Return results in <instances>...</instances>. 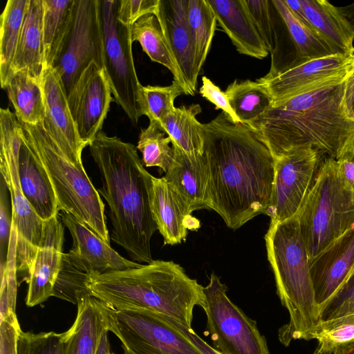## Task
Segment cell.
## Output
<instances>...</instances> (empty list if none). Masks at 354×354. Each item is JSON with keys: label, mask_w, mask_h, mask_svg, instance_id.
I'll list each match as a JSON object with an SVG mask.
<instances>
[{"label": "cell", "mask_w": 354, "mask_h": 354, "mask_svg": "<svg viewBox=\"0 0 354 354\" xmlns=\"http://www.w3.org/2000/svg\"><path fill=\"white\" fill-rule=\"evenodd\" d=\"M104 69L115 100L133 124L143 115L141 88L132 53L131 26L117 17L118 0H99Z\"/></svg>", "instance_id": "9"}, {"label": "cell", "mask_w": 354, "mask_h": 354, "mask_svg": "<svg viewBox=\"0 0 354 354\" xmlns=\"http://www.w3.org/2000/svg\"><path fill=\"white\" fill-rule=\"evenodd\" d=\"M64 241V225L59 215L46 221L42 239L27 280L26 304L28 307L39 305L53 296L63 262Z\"/></svg>", "instance_id": "18"}, {"label": "cell", "mask_w": 354, "mask_h": 354, "mask_svg": "<svg viewBox=\"0 0 354 354\" xmlns=\"http://www.w3.org/2000/svg\"><path fill=\"white\" fill-rule=\"evenodd\" d=\"M313 354H335V350H327L318 346Z\"/></svg>", "instance_id": "54"}, {"label": "cell", "mask_w": 354, "mask_h": 354, "mask_svg": "<svg viewBox=\"0 0 354 354\" xmlns=\"http://www.w3.org/2000/svg\"><path fill=\"white\" fill-rule=\"evenodd\" d=\"M0 187V267H5L10 240L12 213L9 205L8 189L2 176Z\"/></svg>", "instance_id": "43"}, {"label": "cell", "mask_w": 354, "mask_h": 354, "mask_svg": "<svg viewBox=\"0 0 354 354\" xmlns=\"http://www.w3.org/2000/svg\"><path fill=\"white\" fill-rule=\"evenodd\" d=\"M21 330L17 317L0 320V354H17V343Z\"/></svg>", "instance_id": "46"}, {"label": "cell", "mask_w": 354, "mask_h": 354, "mask_svg": "<svg viewBox=\"0 0 354 354\" xmlns=\"http://www.w3.org/2000/svg\"><path fill=\"white\" fill-rule=\"evenodd\" d=\"M5 89L21 124L34 125L44 121L45 105L40 82L26 73L18 72L12 77Z\"/></svg>", "instance_id": "30"}, {"label": "cell", "mask_w": 354, "mask_h": 354, "mask_svg": "<svg viewBox=\"0 0 354 354\" xmlns=\"http://www.w3.org/2000/svg\"><path fill=\"white\" fill-rule=\"evenodd\" d=\"M17 231L12 223L8 259L5 267H0V320L17 317V272L16 267Z\"/></svg>", "instance_id": "38"}, {"label": "cell", "mask_w": 354, "mask_h": 354, "mask_svg": "<svg viewBox=\"0 0 354 354\" xmlns=\"http://www.w3.org/2000/svg\"><path fill=\"white\" fill-rule=\"evenodd\" d=\"M108 331L105 330L100 339L96 354H111L110 344L108 339Z\"/></svg>", "instance_id": "51"}, {"label": "cell", "mask_w": 354, "mask_h": 354, "mask_svg": "<svg viewBox=\"0 0 354 354\" xmlns=\"http://www.w3.org/2000/svg\"><path fill=\"white\" fill-rule=\"evenodd\" d=\"M23 128L9 108L0 109V171L9 192L12 224L17 231V276L27 281L41 243L45 221L32 209L24 196L18 171V153Z\"/></svg>", "instance_id": "8"}, {"label": "cell", "mask_w": 354, "mask_h": 354, "mask_svg": "<svg viewBox=\"0 0 354 354\" xmlns=\"http://www.w3.org/2000/svg\"><path fill=\"white\" fill-rule=\"evenodd\" d=\"M75 0H43L45 68L50 67L68 31Z\"/></svg>", "instance_id": "33"}, {"label": "cell", "mask_w": 354, "mask_h": 354, "mask_svg": "<svg viewBox=\"0 0 354 354\" xmlns=\"http://www.w3.org/2000/svg\"><path fill=\"white\" fill-rule=\"evenodd\" d=\"M91 63L104 68L99 0H75L68 31L50 66L59 75L67 98Z\"/></svg>", "instance_id": "12"}, {"label": "cell", "mask_w": 354, "mask_h": 354, "mask_svg": "<svg viewBox=\"0 0 354 354\" xmlns=\"http://www.w3.org/2000/svg\"><path fill=\"white\" fill-rule=\"evenodd\" d=\"M90 295L118 310H145L192 328L195 306L205 304L203 286L172 261L88 276Z\"/></svg>", "instance_id": "4"}, {"label": "cell", "mask_w": 354, "mask_h": 354, "mask_svg": "<svg viewBox=\"0 0 354 354\" xmlns=\"http://www.w3.org/2000/svg\"><path fill=\"white\" fill-rule=\"evenodd\" d=\"M351 9L354 10V3L347 6ZM342 11V10H341ZM344 16L347 18V19L351 22V24L354 27V12H343Z\"/></svg>", "instance_id": "53"}, {"label": "cell", "mask_w": 354, "mask_h": 354, "mask_svg": "<svg viewBox=\"0 0 354 354\" xmlns=\"http://www.w3.org/2000/svg\"><path fill=\"white\" fill-rule=\"evenodd\" d=\"M252 20L269 53L274 44V34L269 0H245Z\"/></svg>", "instance_id": "42"}, {"label": "cell", "mask_w": 354, "mask_h": 354, "mask_svg": "<svg viewBox=\"0 0 354 354\" xmlns=\"http://www.w3.org/2000/svg\"><path fill=\"white\" fill-rule=\"evenodd\" d=\"M217 23L240 53L257 59L269 51L252 20L245 0H207Z\"/></svg>", "instance_id": "23"}, {"label": "cell", "mask_w": 354, "mask_h": 354, "mask_svg": "<svg viewBox=\"0 0 354 354\" xmlns=\"http://www.w3.org/2000/svg\"><path fill=\"white\" fill-rule=\"evenodd\" d=\"M65 333L21 330L18 335L17 354H65Z\"/></svg>", "instance_id": "40"}, {"label": "cell", "mask_w": 354, "mask_h": 354, "mask_svg": "<svg viewBox=\"0 0 354 354\" xmlns=\"http://www.w3.org/2000/svg\"><path fill=\"white\" fill-rule=\"evenodd\" d=\"M354 62V55H332L306 62L270 78H259L277 104L343 82Z\"/></svg>", "instance_id": "14"}, {"label": "cell", "mask_w": 354, "mask_h": 354, "mask_svg": "<svg viewBox=\"0 0 354 354\" xmlns=\"http://www.w3.org/2000/svg\"><path fill=\"white\" fill-rule=\"evenodd\" d=\"M225 93L236 116L247 125L261 116L272 104L268 89L257 81L235 80Z\"/></svg>", "instance_id": "32"}, {"label": "cell", "mask_w": 354, "mask_h": 354, "mask_svg": "<svg viewBox=\"0 0 354 354\" xmlns=\"http://www.w3.org/2000/svg\"><path fill=\"white\" fill-rule=\"evenodd\" d=\"M337 162L342 176L354 190V147L337 159Z\"/></svg>", "instance_id": "49"}, {"label": "cell", "mask_w": 354, "mask_h": 354, "mask_svg": "<svg viewBox=\"0 0 354 354\" xmlns=\"http://www.w3.org/2000/svg\"><path fill=\"white\" fill-rule=\"evenodd\" d=\"M297 216L310 261L354 225V190L337 160L323 158Z\"/></svg>", "instance_id": "7"}, {"label": "cell", "mask_w": 354, "mask_h": 354, "mask_svg": "<svg viewBox=\"0 0 354 354\" xmlns=\"http://www.w3.org/2000/svg\"><path fill=\"white\" fill-rule=\"evenodd\" d=\"M354 265V225L310 261L315 301L319 308L342 286Z\"/></svg>", "instance_id": "20"}, {"label": "cell", "mask_w": 354, "mask_h": 354, "mask_svg": "<svg viewBox=\"0 0 354 354\" xmlns=\"http://www.w3.org/2000/svg\"><path fill=\"white\" fill-rule=\"evenodd\" d=\"M152 214L164 245H174L186 240L188 231L201 227L192 213L163 177H153L150 193Z\"/></svg>", "instance_id": "22"}, {"label": "cell", "mask_w": 354, "mask_h": 354, "mask_svg": "<svg viewBox=\"0 0 354 354\" xmlns=\"http://www.w3.org/2000/svg\"><path fill=\"white\" fill-rule=\"evenodd\" d=\"M293 39L299 65L317 58L335 55L316 32L302 22L285 0H272Z\"/></svg>", "instance_id": "34"}, {"label": "cell", "mask_w": 354, "mask_h": 354, "mask_svg": "<svg viewBox=\"0 0 354 354\" xmlns=\"http://www.w3.org/2000/svg\"><path fill=\"white\" fill-rule=\"evenodd\" d=\"M350 314H354V274L319 308V322Z\"/></svg>", "instance_id": "41"}, {"label": "cell", "mask_w": 354, "mask_h": 354, "mask_svg": "<svg viewBox=\"0 0 354 354\" xmlns=\"http://www.w3.org/2000/svg\"><path fill=\"white\" fill-rule=\"evenodd\" d=\"M165 134L157 122H149L147 128L141 129L136 148L145 167H158L166 173L172 162L174 150L169 145L170 138Z\"/></svg>", "instance_id": "36"}, {"label": "cell", "mask_w": 354, "mask_h": 354, "mask_svg": "<svg viewBox=\"0 0 354 354\" xmlns=\"http://www.w3.org/2000/svg\"><path fill=\"white\" fill-rule=\"evenodd\" d=\"M353 274H354V265H353V268L351 270V274H350L349 277L351 276Z\"/></svg>", "instance_id": "55"}, {"label": "cell", "mask_w": 354, "mask_h": 354, "mask_svg": "<svg viewBox=\"0 0 354 354\" xmlns=\"http://www.w3.org/2000/svg\"><path fill=\"white\" fill-rule=\"evenodd\" d=\"M43 12V0L28 1L21 37L11 66V78L18 72H24L37 82H41L46 69Z\"/></svg>", "instance_id": "26"}, {"label": "cell", "mask_w": 354, "mask_h": 354, "mask_svg": "<svg viewBox=\"0 0 354 354\" xmlns=\"http://www.w3.org/2000/svg\"><path fill=\"white\" fill-rule=\"evenodd\" d=\"M88 147L102 177L97 191L109 207L111 241L134 261L152 262L151 241L158 230L150 203L153 176L130 142L101 131Z\"/></svg>", "instance_id": "2"}, {"label": "cell", "mask_w": 354, "mask_h": 354, "mask_svg": "<svg viewBox=\"0 0 354 354\" xmlns=\"http://www.w3.org/2000/svg\"><path fill=\"white\" fill-rule=\"evenodd\" d=\"M181 94H184L183 90L174 82L166 86H142L143 115L149 118V122H157L161 129L163 120L176 108L175 99Z\"/></svg>", "instance_id": "37"}, {"label": "cell", "mask_w": 354, "mask_h": 354, "mask_svg": "<svg viewBox=\"0 0 354 354\" xmlns=\"http://www.w3.org/2000/svg\"><path fill=\"white\" fill-rule=\"evenodd\" d=\"M342 105L345 115L354 122V62L344 80Z\"/></svg>", "instance_id": "48"}, {"label": "cell", "mask_w": 354, "mask_h": 354, "mask_svg": "<svg viewBox=\"0 0 354 354\" xmlns=\"http://www.w3.org/2000/svg\"><path fill=\"white\" fill-rule=\"evenodd\" d=\"M111 94L104 69L91 63L68 97L79 136L86 146L102 131L113 100Z\"/></svg>", "instance_id": "15"}, {"label": "cell", "mask_w": 354, "mask_h": 354, "mask_svg": "<svg viewBox=\"0 0 354 354\" xmlns=\"http://www.w3.org/2000/svg\"><path fill=\"white\" fill-rule=\"evenodd\" d=\"M131 39L133 42L140 43L142 50L152 62L162 64L171 73L173 82L182 88L185 95H192L154 15H147L132 25Z\"/></svg>", "instance_id": "28"}, {"label": "cell", "mask_w": 354, "mask_h": 354, "mask_svg": "<svg viewBox=\"0 0 354 354\" xmlns=\"http://www.w3.org/2000/svg\"><path fill=\"white\" fill-rule=\"evenodd\" d=\"M202 111L198 104L176 107L161 123V129L176 145L188 154H203L205 134L203 124L197 115Z\"/></svg>", "instance_id": "29"}, {"label": "cell", "mask_w": 354, "mask_h": 354, "mask_svg": "<svg viewBox=\"0 0 354 354\" xmlns=\"http://www.w3.org/2000/svg\"><path fill=\"white\" fill-rule=\"evenodd\" d=\"M187 19L200 73L211 48L217 20L207 0H187Z\"/></svg>", "instance_id": "35"}, {"label": "cell", "mask_w": 354, "mask_h": 354, "mask_svg": "<svg viewBox=\"0 0 354 354\" xmlns=\"http://www.w3.org/2000/svg\"><path fill=\"white\" fill-rule=\"evenodd\" d=\"M324 155L301 148L274 159V178L268 216L271 221L293 217L303 205Z\"/></svg>", "instance_id": "13"}, {"label": "cell", "mask_w": 354, "mask_h": 354, "mask_svg": "<svg viewBox=\"0 0 354 354\" xmlns=\"http://www.w3.org/2000/svg\"><path fill=\"white\" fill-rule=\"evenodd\" d=\"M155 16L192 95H194L199 73L187 19V0H159Z\"/></svg>", "instance_id": "19"}, {"label": "cell", "mask_w": 354, "mask_h": 354, "mask_svg": "<svg viewBox=\"0 0 354 354\" xmlns=\"http://www.w3.org/2000/svg\"><path fill=\"white\" fill-rule=\"evenodd\" d=\"M99 306L106 330L120 339L124 354H202L161 315L115 309L100 300Z\"/></svg>", "instance_id": "10"}, {"label": "cell", "mask_w": 354, "mask_h": 354, "mask_svg": "<svg viewBox=\"0 0 354 354\" xmlns=\"http://www.w3.org/2000/svg\"><path fill=\"white\" fill-rule=\"evenodd\" d=\"M162 316L167 322L178 329L202 354H223L206 343L192 328H188L169 317Z\"/></svg>", "instance_id": "47"}, {"label": "cell", "mask_w": 354, "mask_h": 354, "mask_svg": "<svg viewBox=\"0 0 354 354\" xmlns=\"http://www.w3.org/2000/svg\"><path fill=\"white\" fill-rule=\"evenodd\" d=\"M310 28L335 54L354 55V27L339 8L326 0H300Z\"/></svg>", "instance_id": "25"}, {"label": "cell", "mask_w": 354, "mask_h": 354, "mask_svg": "<svg viewBox=\"0 0 354 354\" xmlns=\"http://www.w3.org/2000/svg\"><path fill=\"white\" fill-rule=\"evenodd\" d=\"M227 286L212 273L203 287L207 332L214 348L223 354H270L267 342L255 321L227 295Z\"/></svg>", "instance_id": "11"}, {"label": "cell", "mask_w": 354, "mask_h": 354, "mask_svg": "<svg viewBox=\"0 0 354 354\" xmlns=\"http://www.w3.org/2000/svg\"><path fill=\"white\" fill-rule=\"evenodd\" d=\"M21 124L30 147L52 183L59 211L72 214L111 245L104 204L84 165L74 164L65 155L43 122Z\"/></svg>", "instance_id": "6"}, {"label": "cell", "mask_w": 354, "mask_h": 354, "mask_svg": "<svg viewBox=\"0 0 354 354\" xmlns=\"http://www.w3.org/2000/svg\"><path fill=\"white\" fill-rule=\"evenodd\" d=\"M310 338L317 339L318 346L327 350L354 342V314L319 322Z\"/></svg>", "instance_id": "39"}, {"label": "cell", "mask_w": 354, "mask_h": 354, "mask_svg": "<svg viewBox=\"0 0 354 354\" xmlns=\"http://www.w3.org/2000/svg\"><path fill=\"white\" fill-rule=\"evenodd\" d=\"M41 84L45 105L44 128L74 164L82 165V154L86 145L79 136L60 77L52 67L44 70Z\"/></svg>", "instance_id": "17"}, {"label": "cell", "mask_w": 354, "mask_h": 354, "mask_svg": "<svg viewBox=\"0 0 354 354\" xmlns=\"http://www.w3.org/2000/svg\"><path fill=\"white\" fill-rule=\"evenodd\" d=\"M344 86V80L272 104L248 126L274 159L311 147L337 160L354 147V122L342 105Z\"/></svg>", "instance_id": "3"}, {"label": "cell", "mask_w": 354, "mask_h": 354, "mask_svg": "<svg viewBox=\"0 0 354 354\" xmlns=\"http://www.w3.org/2000/svg\"><path fill=\"white\" fill-rule=\"evenodd\" d=\"M58 215L73 239V246L68 252L64 254V259L75 270L88 277L142 265L122 257L72 214L59 211Z\"/></svg>", "instance_id": "16"}, {"label": "cell", "mask_w": 354, "mask_h": 354, "mask_svg": "<svg viewBox=\"0 0 354 354\" xmlns=\"http://www.w3.org/2000/svg\"><path fill=\"white\" fill-rule=\"evenodd\" d=\"M18 171L22 192L37 215L44 221L58 215L59 209L54 188L30 147L24 129L18 153Z\"/></svg>", "instance_id": "24"}, {"label": "cell", "mask_w": 354, "mask_h": 354, "mask_svg": "<svg viewBox=\"0 0 354 354\" xmlns=\"http://www.w3.org/2000/svg\"><path fill=\"white\" fill-rule=\"evenodd\" d=\"M77 306L74 323L64 332L65 354H96L101 336L106 330L99 300L87 294L79 299Z\"/></svg>", "instance_id": "27"}, {"label": "cell", "mask_w": 354, "mask_h": 354, "mask_svg": "<svg viewBox=\"0 0 354 354\" xmlns=\"http://www.w3.org/2000/svg\"><path fill=\"white\" fill-rule=\"evenodd\" d=\"M335 354H354V342H351L335 349Z\"/></svg>", "instance_id": "52"}, {"label": "cell", "mask_w": 354, "mask_h": 354, "mask_svg": "<svg viewBox=\"0 0 354 354\" xmlns=\"http://www.w3.org/2000/svg\"><path fill=\"white\" fill-rule=\"evenodd\" d=\"M286 3L288 8L295 13V15L305 24L310 28L309 26L301 6L300 0H285Z\"/></svg>", "instance_id": "50"}, {"label": "cell", "mask_w": 354, "mask_h": 354, "mask_svg": "<svg viewBox=\"0 0 354 354\" xmlns=\"http://www.w3.org/2000/svg\"><path fill=\"white\" fill-rule=\"evenodd\" d=\"M159 0H118V19L124 25H132L147 15L156 14Z\"/></svg>", "instance_id": "44"}, {"label": "cell", "mask_w": 354, "mask_h": 354, "mask_svg": "<svg viewBox=\"0 0 354 354\" xmlns=\"http://www.w3.org/2000/svg\"><path fill=\"white\" fill-rule=\"evenodd\" d=\"M29 0H8L0 16V81L5 89L11 78V66Z\"/></svg>", "instance_id": "31"}, {"label": "cell", "mask_w": 354, "mask_h": 354, "mask_svg": "<svg viewBox=\"0 0 354 354\" xmlns=\"http://www.w3.org/2000/svg\"><path fill=\"white\" fill-rule=\"evenodd\" d=\"M203 128L212 209L233 230L268 216L275 165L269 149L248 125L223 111Z\"/></svg>", "instance_id": "1"}, {"label": "cell", "mask_w": 354, "mask_h": 354, "mask_svg": "<svg viewBox=\"0 0 354 354\" xmlns=\"http://www.w3.org/2000/svg\"><path fill=\"white\" fill-rule=\"evenodd\" d=\"M111 354H113V353H111Z\"/></svg>", "instance_id": "56"}, {"label": "cell", "mask_w": 354, "mask_h": 354, "mask_svg": "<svg viewBox=\"0 0 354 354\" xmlns=\"http://www.w3.org/2000/svg\"><path fill=\"white\" fill-rule=\"evenodd\" d=\"M265 242L277 295L289 314V322L279 330V341L288 346L292 340H310L319 310L297 214L283 221H270Z\"/></svg>", "instance_id": "5"}, {"label": "cell", "mask_w": 354, "mask_h": 354, "mask_svg": "<svg viewBox=\"0 0 354 354\" xmlns=\"http://www.w3.org/2000/svg\"><path fill=\"white\" fill-rule=\"evenodd\" d=\"M199 93L213 103L216 106V109H220L225 113L232 122L242 123L230 106L225 93L205 76L202 77V86L199 89Z\"/></svg>", "instance_id": "45"}, {"label": "cell", "mask_w": 354, "mask_h": 354, "mask_svg": "<svg viewBox=\"0 0 354 354\" xmlns=\"http://www.w3.org/2000/svg\"><path fill=\"white\" fill-rule=\"evenodd\" d=\"M172 162L164 178L178 194L192 213L212 209L209 170L203 154H188L174 144Z\"/></svg>", "instance_id": "21"}]
</instances>
